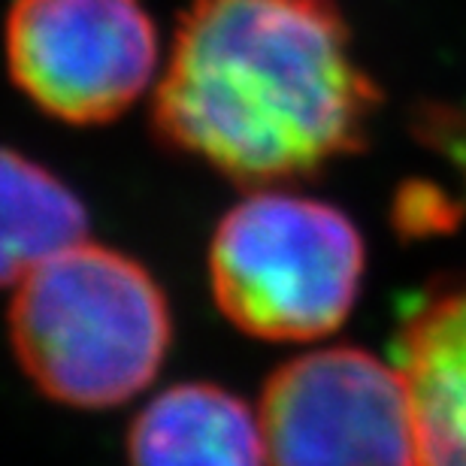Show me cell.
<instances>
[{"instance_id":"obj_1","label":"cell","mask_w":466,"mask_h":466,"mask_svg":"<svg viewBox=\"0 0 466 466\" xmlns=\"http://www.w3.org/2000/svg\"><path fill=\"white\" fill-rule=\"evenodd\" d=\"M381 88L337 0H191L152 95V137L248 191L360 155Z\"/></svg>"},{"instance_id":"obj_2","label":"cell","mask_w":466,"mask_h":466,"mask_svg":"<svg viewBox=\"0 0 466 466\" xmlns=\"http://www.w3.org/2000/svg\"><path fill=\"white\" fill-rule=\"evenodd\" d=\"M6 321L31 385L73 409H113L143 394L173 342L157 279L137 258L88 239L27 273Z\"/></svg>"},{"instance_id":"obj_3","label":"cell","mask_w":466,"mask_h":466,"mask_svg":"<svg viewBox=\"0 0 466 466\" xmlns=\"http://www.w3.org/2000/svg\"><path fill=\"white\" fill-rule=\"evenodd\" d=\"M207 264L218 312L237 330L264 342H315L358 306L367 246L333 203L258 188L221 216Z\"/></svg>"},{"instance_id":"obj_4","label":"cell","mask_w":466,"mask_h":466,"mask_svg":"<svg viewBox=\"0 0 466 466\" xmlns=\"http://www.w3.org/2000/svg\"><path fill=\"white\" fill-rule=\"evenodd\" d=\"M4 52L13 86L40 113L73 127L125 116L161 61L143 0H13Z\"/></svg>"},{"instance_id":"obj_5","label":"cell","mask_w":466,"mask_h":466,"mask_svg":"<svg viewBox=\"0 0 466 466\" xmlns=\"http://www.w3.org/2000/svg\"><path fill=\"white\" fill-rule=\"evenodd\" d=\"M258 421L267 466H418L406 381L360 346L306 351L269 372Z\"/></svg>"},{"instance_id":"obj_6","label":"cell","mask_w":466,"mask_h":466,"mask_svg":"<svg viewBox=\"0 0 466 466\" xmlns=\"http://www.w3.org/2000/svg\"><path fill=\"white\" fill-rule=\"evenodd\" d=\"M394 367L406 381L418 466H466V276L403 306Z\"/></svg>"},{"instance_id":"obj_7","label":"cell","mask_w":466,"mask_h":466,"mask_svg":"<svg viewBox=\"0 0 466 466\" xmlns=\"http://www.w3.org/2000/svg\"><path fill=\"white\" fill-rule=\"evenodd\" d=\"M127 466H267L258 412L212 381H182L139 409Z\"/></svg>"},{"instance_id":"obj_8","label":"cell","mask_w":466,"mask_h":466,"mask_svg":"<svg viewBox=\"0 0 466 466\" xmlns=\"http://www.w3.org/2000/svg\"><path fill=\"white\" fill-rule=\"evenodd\" d=\"M88 209L49 167L0 146V288L86 239Z\"/></svg>"}]
</instances>
